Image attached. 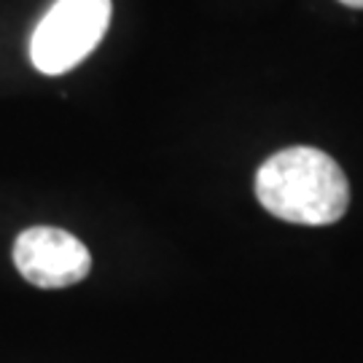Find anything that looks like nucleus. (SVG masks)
Masks as SVG:
<instances>
[{
    "instance_id": "nucleus-1",
    "label": "nucleus",
    "mask_w": 363,
    "mask_h": 363,
    "mask_svg": "<svg viewBox=\"0 0 363 363\" xmlns=\"http://www.w3.org/2000/svg\"><path fill=\"white\" fill-rule=\"evenodd\" d=\"M256 196L277 218L325 226L347 213L350 183L328 154L310 145H294L269 156L259 167Z\"/></svg>"
},
{
    "instance_id": "nucleus-2",
    "label": "nucleus",
    "mask_w": 363,
    "mask_h": 363,
    "mask_svg": "<svg viewBox=\"0 0 363 363\" xmlns=\"http://www.w3.org/2000/svg\"><path fill=\"white\" fill-rule=\"evenodd\" d=\"M108 22L111 0H57L30 38L33 65L46 76L73 70L103 40Z\"/></svg>"
},
{
    "instance_id": "nucleus-3",
    "label": "nucleus",
    "mask_w": 363,
    "mask_h": 363,
    "mask_svg": "<svg viewBox=\"0 0 363 363\" xmlns=\"http://www.w3.org/2000/svg\"><path fill=\"white\" fill-rule=\"evenodd\" d=\"M13 264L33 286L67 288L89 274L91 256L86 245L65 229L33 226L16 237Z\"/></svg>"
},
{
    "instance_id": "nucleus-4",
    "label": "nucleus",
    "mask_w": 363,
    "mask_h": 363,
    "mask_svg": "<svg viewBox=\"0 0 363 363\" xmlns=\"http://www.w3.org/2000/svg\"><path fill=\"white\" fill-rule=\"evenodd\" d=\"M339 3H345L350 9H363V0H339Z\"/></svg>"
}]
</instances>
